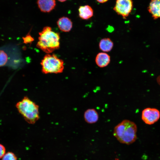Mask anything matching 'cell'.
Listing matches in <instances>:
<instances>
[{"instance_id": "obj_1", "label": "cell", "mask_w": 160, "mask_h": 160, "mask_svg": "<svg viewBox=\"0 0 160 160\" xmlns=\"http://www.w3.org/2000/svg\"><path fill=\"white\" fill-rule=\"evenodd\" d=\"M137 128L136 124L128 120H124L114 128L113 135L121 143L129 145L137 138Z\"/></svg>"}, {"instance_id": "obj_2", "label": "cell", "mask_w": 160, "mask_h": 160, "mask_svg": "<svg viewBox=\"0 0 160 160\" xmlns=\"http://www.w3.org/2000/svg\"><path fill=\"white\" fill-rule=\"evenodd\" d=\"M36 46L44 52L49 54L60 47L59 34L53 31L50 27H44L39 33Z\"/></svg>"}, {"instance_id": "obj_3", "label": "cell", "mask_w": 160, "mask_h": 160, "mask_svg": "<svg viewBox=\"0 0 160 160\" xmlns=\"http://www.w3.org/2000/svg\"><path fill=\"white\" fill-rule=\"evenodd\" d=\"M16 107L20 113L29 124H33L39 120V106L28 97H24L17 103Z\"/></svg>"}, {"instance_id": "obj_4", "label": "cell", "mask_w": 160, "mask_h": 160, "mask_svg": "<svg viewBox=\"0 0 160 160\" xmlns=\"http://www.w3.org/2000/svg\"><path fill=\"white\" fill-rule=\"evenodd\" d=\"M63 61L55 55L47 54L41 60L42 72L44 74L60 73L64 69Z\"/></svg>"}, {"instance_id": "obj_5", "label": "cell", "mask_w": 160, "mask_h": 160, "mask_svg": "<svg viewBox=\"0 0 160 160\" xmlns=\"http://www.w3.org/2000/svg\"><path fill=\"white\" fill-rule=\"evenodd\" d=\"M133 7L132 0H116L113 9L118 15L125 19L131 12Z\"/></svg>"}, {"instance_id": "obj_6", "label": "cell", "mask_w": 160, "mask_h": 160, "mask_svg": "<svg viewBox=\"0 0 160 160\" xmlns=\"http://www.w3.org/2000/svg\"><path fill=\"white\" fill-rule=\"evenodd\" d=\"M160 117L159 110L155 108H148L142 112V119L146 124L151 125L157 121Z\"/></svg>"}, {"instance_id": "obj_7", "label": "cell", "mask_w": 160, "mask_h": 160, "mask_svg": "<svg viewBox=\"0 0 160 160\" xmlns=\"http://www.w3.org/2000/svg\"><path fill=\"white\" fill-rule=\"evenodd\" d=\"M147 8L153 19L160 18V0H151Z\"/></svg>"}, {"instance_id": "obj_8", "label": "cell", "mask_w": 160, "mask_h": 160, "mask_svg": "<svg viewBox=\"0 0 160 160\" xmlns=\"http://www.w3.org/2000/svg\"><path fill=\"white\" fill-rule=\"evenodd\" d=\"M37 4L40 10L44 12H49L56 6L55 0H37Z\"/></svg>"}, {"instance_id": "obj_9", "label": "cell", "mask_w": 160, "mask_h": 160, "mask_svg": "<svg viewBox=\"0 0 160 160\" xmlns=\"http://www.w3.org/2000/svg\"><path fill=\"white\" fill-rule=\"evenodd\" d=\"M111 57L110 55L105 52L98 53L95 58L96 65L99 67L103 68L107 66L110 63Z\"/></svg>"}, {"instance_id": "obj_10", "label": "cell", "mask_w": 160, "mask_h": 160, "mask_svg": "<svg viewBox=\"0 0 160 160\" xmlns=\"http://www.w3.org/2000/svg\"><path fill=\"white\" fill-rule=\"evenodd\" d=\"M84 118L85 121L90 124L96 122L99 119V115L97 111L94 108L88 109L84 114Z\"/></svg>"}, {"instance_id": "obj_11", "label": "cell", "mask_w": 160, "mask_h": 160, "mask_svg": "<svg viewBox=\"0 0 160 160\" xmlns=\"http://www.w3.org/2000/svg\"><path fill=\"white\" fill-rule=\"evenodd\" d=\"M57 25L60 30L65 32L70 31L72 28L73 23L68 18L63 17L59 18L57 22Z\"/></svg>"}, {"instance_id": "obj_12", "label": "cell", "mask_w": 160, "mask_h": 160, "mask_svg": "<svg viewBox=\"0 0 160 160\" xmlns=\"http://www.w3.org/2000/svg\"><path fill=\"white\" fill-rule=\"evenodd\" d=\"M78 11L79 17L83 20H88L92 17L93 15L92 9L88 5L80 6Z\"/></svg>"}, {"instance_id": "obj_13", "label": "cell", "mask_w": 160, "mask_h": 160, "mask_svg": "<svg viewBox=\"0 0 160 160\" xmlns=\"http://www.w3.org/2000/svg\"><path fill=\"white\" fill-rule=\"evenodd\" d=\"M113 47V42L108 38H105L101 39L99 44V49L105 52L111 51Z\"/></svg>"}, {"instance_id": "obj_14", "label": "cell", "mask_w": 160, "mask_h": 160, "mask_svg": "<svg viewBox=\"0 0 160 160\" xmlns=\"http://www.w3.org/2000/svg\"><path fill=\"white\" fill-rule=\"evenodd\" d=\"M8 60L7 54L3 50H0V67L4 65Z\"/></svg>"}, {"instance_id": "obj_15", "label": "cell", "mask_w": 160, "mask_h": 160, "mask_svg": "<svg viewBox=\"0 0 160 160\" xmlns=\"http://www.w3.org/2000/svg\"><path fill=\"white\" fill-rule=\"evenodd\" d=\"M2 160H17V158L14 153L8 152L5 153L2 158Z\"/></svg>"}, {"instance_id": "obj_16", "label": "cell", "mask_w": 160, "mask_h": 160, "mask_svg": "<svg viewBox=\"0 0 160 160\" xmlns=\"http://www.w3.org/2000/svg\"><path fill=\"white\" fill-rule=\"evenodd\" d=\"M23 39L24 43L25 44L31 42L34 40L32 37L29 34H27L25 37H23Z\"/></svg>"}, {"instance_id": "obj_17", "label": "cell", "mask_w": 160, "mask_h": 160, "mask_svg": "<svg viewBox=\"0 0 160 160\" xmlns=\"http://www.w3.org/2000/svg\"><path fill=\"white\" fill-rule=\"evenodd\" d=\"M6 153V149L5 147L3 145L0 144V159L4 156Z\"/></svg>"}, {"instance_id": "obj_18", "label": "cell", "mask_w": 160, "mask_h": 160, "mask_svg": "<svg viewBox=\"0 0 160 160\" xmlns=\"http://www.w3.org/2000/svg\"><path fill=\"white\" fill-rule=\"evenodd\" d=\"M108 0H96V1L98 2L99 3H105L107 1H108Z\"/></svg>"}, {"instance_id": "obj_19", "label": "cell", "mask_w": 160, "mask_h": 160, "mask_svg": "<svg viewBox=\"0 0 160 160\" xmlns=\"http://www.w3.org/2000/svg\"><path fill=\"white\" fill-rule=\"evenodd\" d=\"M59 1L61 2H63L64 1H65L67 0H58Z\"/></svg>"}]
</instances>
